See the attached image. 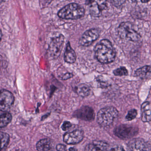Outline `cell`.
I'll use <instances>...</instances> for the list:
<instances>
[{
    "instance_id": "obj_10",
    "label": "cell",
    "mask_w": 151,
    "mask_h": 151,
    "mask_svg": "<svg viewBox=\"0 0 151 151\" xmlns=\"http://www.w3.org/2000/svg\"><path fill=\"white\" fill-rule=\"evenodd\" d=\"M74 116L84 121H92L95 117V113L91 108L84 106L74 112Z\"/></svg>"
},
{
    "instance_id": "obj_2",
    "label": "cell",
    "mask_w": 151,
    "mask_h": 151,
    "mask_svg": "<svg viewBox=\"0 0 151 151\" xmlns=\"http://www.w3.org/2000/svg\"><path fill=\"white\" fill-rule=\"evenodd\" d=\"M85 10L83 7L77 3H70L59 10L58 15L62 19L76 20L84 16Z\"/></svg>"
},
{
    "instance_id": "obj_24",
    "label": "cell",
    "mask_w": 151,
    "mask_h": 151,
    "mask_svg": "<svg viewBox=\"0 0 151 151\" xmlns=\"http://www.w3.org/2000/svg\"><path fill=\"white\" fill-rule=\"evenodd\" d=\"M73 76V74L69 73V72H67V73L64 74V75H63L62 76L60 77V78H61L62 80H66L71 78Z\"/></svg>"
},
{
    "instance_id": "obj_3",
    "label": "cell",
    "mask_w": 151,
    "mask_h": 151,
    "mask_svg": "<svg viewBox=\"0 0 151 151\" xmlns=\"http://www.w3.org/2000/svg\"><path fill=\"white\" fill-rule=\"evenodd\" d=\"M118 112L113 106H108L101 109L97 114V122L100 126L108 127L113 124L117 117Z\"/></svg>"
},
{
    "instance_id": "obj_20",
    "label": "cell",
    "mask_w": 151,
    "mask_h": 151,
    "mask_svg": "<svg viewBox=\"0 0 151 151\" xmlns=\"http://www.w3.org/2000/svg\"><path fill=\"white\" fill-rule=\"evenodd\" d=\"M1 139V151L5 150L8 145L10 139L9 135L5 132H1L0 133Z\"/></svg>"
},
{
    "instance_id": "obj_9",
    "label": "cell",
    "mask_w": 151,
    "mask_h": 151,
    "mask_svg": "<svg viewBox=\"0 0 151 151\" xmlns=\"http://www.w3.org/2000/svg\"><path fill=\"white\" fill-rule=\"evenodd\" d=\"M83 137V132L76 130L66 133L63 137V141L68 145H76L81 142Z\"/></svg>"
},
{
    "instance_id": "obj_12",
    "label": "cell",
    "mask_w": 151,
    "mask_h": 151,
    "mask_svg": "<svg viewBox=\"0 0 151 151\" xmlns=\"http://www.w3.org/2000/svg\"><path fill=\"white\" fill-rule=\"evenodd\" d=\"M89 12L93 17H99L102 14L103 10L107 7L106 4L103 1H89Z\"/></svg>"
},
{
    "instance_id": "obj_16",
    "label": "cell",
    "mask_w": 151,
    "mask_h": 151,
    "mask_svg": "<svg viewBox=\"0 0 151 151\" xmlns=\"http://www.w3.org/2000/svg\"><path fill=\"white\" fill-rule=\"evenodd\" d=\"M75 91L79 96L85 98L89 96L91 93V89L87 85L81 84L76 87Z\"/></svg>"
},
{
    "instance_id": "obj_18",
    "label": "cell",
    "mask_w": 151,
    "mask_h": 151,
    "mask_svg": "<svg viewBox=\"0 0 151 151\" xmlns=\"http://www.w3.org/2000/svg\"><path fill=\"white\" fill-rule=\"evenodd\" d=\"M151 73V66L147 65L137 69L135 71V75L138 77L143 78Z\"/></svg>"
},
{
    "instance_id": "obj_22",
    "label": "cell",
    "mask_w": 151,
    "mask_h": 151,
    "mask_svg": "<svg viewBox=\"0 0 151 151\" xmlns=\"http://www.w3.org/2000/svg\"><path fill=\"white\" fill-rule=\"evenodd\" d=\"M137 110L135 109H132L128 112L126 116V119L128 121H131L136 118L137 115Z\"/></svg>"
},
{
    "instance_id": "obj_21",
    "label": "cell",
    "mask_w": 151,
    "mask_h": 151,
    "mask_svg": "<svg viewBox=\"0 0 151 151\" xmlns=\"http://www.w3.org/2000/svg\"><path fill=\"white\" fill-rule=\"evenodd\" d=\"M113 73L115 76H127L129 74L127 69L124 67H120V68L115 70Z\"/></svg>"
},
{
    "instance_id": "obj_23",
    "label": "cell",
    "mask_w": 151,
    "mask_h": 151,
    "mask_svg": "<svg viewBox=\"0 0 151 151\" xmlns=\"http://www.w3.org/2000/svg\"><path fill=\"white\" fill-rule=\"evenodd\" d=\"M72 126V124L69 122H64L62 125L61 128L63 130L66 131L68 129Z\"/></svg>"
},
{
    "instance_id": "obj_6",
    "label": "cell",
    "mask_w": 151,
    "mask_h": 151,
    "mask_svg": "<svg viewBox=\"0 0 151 151\" xmlns=\"http://www.w3.org/2000/svg\"><path fill=\"white\" fill-rule=\"evenodd\" d=\"M138 131V129L137 127L128 124H122L115 129L114 133L119 138L125 140L135 136Z\"/></svg>"
},
{
    "instance_id": "obj_5",
    "label": "cell",
    "mask_w": 151,
    "mask_h": 151,
    "mask_svg": "<svg viewBox=\"0 0 151 151\" xmlns=\"http://www.w3.org/2000/svg\"><path fill=\"white\" fill-rule=\"evenodd\" d=\"M64 36L60 34L55 36L50 40L48 48V54L52 60H56L60 55L64 43Z\"/></svg>"
},
{
    "instance_id": "obj_26",
    "label": "cell",
    "mask_w": 151,
    "mask_h": 151,
    "mask_svg": "<svg viewBox=\"0 0 151 151\" xmlns=\"http://www.w3.org/2000/svg\"><path fill=\"white\" fill-rule=\"evenodd\" d=\"M56 149L57 151H67L66 146L63 144H58L56 146Z\"/></svg>"
},
{
    "instance_id": "obj_11",
    "label": "cell",
    "mask_w": 151,
    "mask_h": 151,
    "mask_svg": "<svg viewBox=\"0 0 151 151\" xmlns=\"http://www.w3.org/2000/svg\"><path fill=\"white\" fill-rule=\"evenodd\" d=\"M128 151H148L147 143L141 138H134L129 142L127 146Z\"/></svg>"
},
{
    "instance_id": "obj_4",
    "label": "cell",
    "mask_w": 151,
    "mask_h": 151,
    "mask_svg": "<svg viewBox=\"0 0 151 151\" xmlns=\"http://www.w3.org/2000/svg\"><path fill=\"white\" fill-rule=\"evenodd\" d=\"M119 37L123 39L133 42H137L141 39V36L133 29L132 24L130 22H123L118 27Z\"/></svg>"
},
{
    "instance_id": "obj_27",
    "label": "cell",
    "mask_w": 151,
    "mask_h": 151,
    "mask_svg": "<svg viewBox=\"0 0 151 151\" xmlns=\"http://www.w3.org/2000/svg\"><path fill=\"white\" fill-rule=\"evenodd\" d=\"M69 151H77V150L74 147H71L69 149Z\"/></svg>"
},
{
    "instance_id": "obj_25",
    "label": "cell",
    "mask_w": 151,
    "mask_h": 151,
    "mask_svg": "<svg viewBox=\"0 0 151 151\" xmlns=\"http://www.w3.org/2000/svg\"><path fill=\"white\" fill-rule=\"evenodd\" d=\"M107 151H125L123 147L121 146H115Z\"/></svg>"
},
{
    "instance_id": "obj_1",
    "label": "cell",
    "mask_w": 151,
    "mask_h": 151,
    "mask_svg": "<svg viewBox=\"0 0 151 151\" xmlns=\"http://www.w3.org/2000/svg\"><path fill=\"white\" fill-rule=\"evenodd\" d=\"M95 56L101 63L108 64L114 61L116 52L111 42L106 39L101 40L94 48Z\"/></svg>"
},
{
    "instance_id": "obj_14",
    "label": "cell",
    "mask_w": 151,
    "mask_h": 151,
    "mask_svg": "<svg viewBox=\"0 0 151 151\" xmlns=\"http://www.w3.org/2000/svg\"><path fill=\"white\" fill-rule=\"evenodd\" d=\"M141 119L144 122L151 121V103L146 101L141 106Z\"/></svg>"
},
{
    "instance_id": "obj_28",
    "label": "cell",
    "mask_w": 151,
    "mask_h": 151,
    "mask_svg": "<svg viewBox=\"0 0 151 151\" xmlns=\"http://www.w3.org/2000/svg\"><path fill=\"white\" fill-rule=\"evenodd\" d=\"M149 1H141V2H143V3H147V2H149Z\"/></svg>"
},
{
    "instance_id": "obj_7",
    "label": "cell",
    "mask_w": 151,
    "mask_h": 151,
    "mask_svg": "<svg viewBox=\"0 0 151 151\" xmlns=\"http://www.w3.org/2000/svg\"><path fill=\"white\" fill-rule=\"evenodd\" d=\"M100 36V32L97 29H91L86 31L80 37L79 40L80 45L88 47L96 41Z\"/></svg>"
},
{
    "instance_id": "obj_29",
    "label": "cell",
    "mask_w": 151,
    "mask_h": 151,
    "mask_svg": "<svg viewBox=\"0 0 151 151\" xmlns=\"http://www.w3.org/2000/svg\"><path fill=\"white\" fill-rule=\"evenodd\" d=\"M16 151H24V150H17Z\"/></svg>"
},
{
    "instance_id": "obj_8",
    "label": "cell",
    "mask_w": 151,
    "mask_h": 151,
    "mask_svg": "<svg viewBox=\"0 0 151 151\" xmlns=\"http://www.w3.org/2000/svg\"><path fill=\"white\" fill-rule=\"evenodd\" d=\"M14 97L13 93L5 89L1 90L0 95V109L5 111L8 110L14 104Z\"/></svg>"
},
{
    "instance_id": "obj_17",
    "label": "cell",
    "mask_w": 151,
    "mask_h": 151,
    "mask_svg": "<svg viewBox=\"0 0 151 151\" xmlns=\"http://www.w3.org/2000/svg\"><path fill=\"white\" fill-rule=\"evenodd\" d=\"M51 147L50 139H43L39 141L36 145L37 150L38 151H48Z\"/></svg>"
},
{
    "instance_id": "obj_19",
    "label": "cell",
    "mask_w": 151,
    "mask_h": 151,
    "mask_svg": "<svg viewBox=\"0 0 151 151\" xmlns=\"http://www.w3.org/2000/svg\"><path fill=\"white\" fill-rule=\"evenodd\" d=\"M12 120V116L10 113L6 112L1 116L0 127L4 128L11 122Z\"/></svg>"
},
{
    "instance_id": "obj_13",
    "label": "cell",
    "mask_w": 151,
    "mask_h": 151,
    "mask_svg": "<svg viewBox=\"0 0 151 151\" xmlns=\"http://www.w3.org/2000/svg\"><path fill=\"white\" fill-rule=\"evenodd\" d=\"M109 145L102 141H94L86 147L85 151H107Z\"/></svg>"
},
{
    "instance_id": "obj_15",
    "label": "cell",
    "mask_w": 151,
    "mask_h": 151,
    "mask_svg": "<svg viewBox=\"0 0 151 151\" xmlns=\"http://www.w3.org/2000/svg\"><path fill=\"white\" fill-rule=\"evenodd\" d=\"M64 60L68 63H74L76 60V55L70 46L69 42L67 43L64 54Z\"/></svg>"
}]
</instances>
